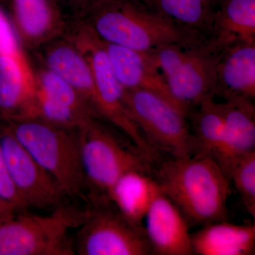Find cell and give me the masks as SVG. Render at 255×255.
<instances>
[{"instance_id":"cell-1","label":"cell","mask_w":255,"mask_h":255,"mask_svg":"<svg viewBox=\"0 0 255 255\" xmlns=\"http://www.w3.org/2000/svg\"><path fill=\"white\" fill-rule=\"evenodd\" d=\"M155 178L189 224L204 226L227 219L231 182L212 157L169 159L161 164Z\"/></svg>"},{"instance_id":"cell-2","label":"cell","mask_w":255,"mask_h":255,"mask_svg":"<svg viewBox=\"0 0 255 255\" xmlns=\"http://www.w3.org/2000/svg\"><path fill=\"white\" fill-rule=\"evenodd\" d=\"M82 21L102 41L146 52L166 44H203L142 0H97Z\"/></svg>"},{"instance_id":"cell-3","label":"cell","mask_w":255,"mask_h":255,"mask_svg":"<svg viewBox=\"0 0 255 255\" xmlns=\"http://www.w3.org/2000/svg\"><path fill=\"white\" fill-rule=\"evenodd\" d=\"M6 122L10 131L55 179L65 196L87 197L78 130L36 119Z\"/></svg>"},{"instance_id":"cell-4","label":"cell","mask_w":255,"mask_h":255,"mask_svg":"<svg viewBox=\"0 0 255 255\" xmlns=\"http://www.w3.org/2000/svg\"><path fill=\"white\" fill-rule=\"evenodd\" d=\"M90 209L62 203L49 215L20 211L0 220V255H74L70 231L86 221Z\"/></svg>"},{"instance_id":"cell-5","label":"cell","mask_w":255,"mask_h":255,"mask_svg":"<svg viewBox=\"0 0 255 255\" xmlns=\"http://www.w3.org/2000/svg\"><path fill=\"white\" fill-rule=\"evenodd\" d=\"M78 132L87 196L95 206L111 204L110 191L127 172L152 174V162L135 146L126 145L97 118L87 121Z\"/></svg>"},{"instance_id":"cell-6","label":"cell","mask_w":255,"mask_h":255,"mask_svg":"<svg viewBox=\"0 0 255 255\" xmlns=\"http://www.w3.org/2000/svg\"><path fill=\"white\" fill-rule=\"evenodd\" d=\"M163 75L169 91L188 114L216 90L219 54L205 44H166L146 51Z\"/></svg>"},{"instance_id":"cell-7","label":"cell","mask_w":255,"mask_h":255,"mask_svg":"<svg viewBox=\"0 0 255 255\" xmlns=\"http://www.w3.org/2000/svg\"><path fill=\"white\" fill-rule=\"evenodd\" d=\"M86 57L95 88V110L99 118L109 121L124 132L147 159L153 161L157 151L134 122L124 101L125 90L116 77L102 40L80 21L65 33Z\"/></svg>"},{"instance_id":"cell-8","label":"cell","mask_w":255,"mask_h":255,"mask_svg":"<svg viewBox=\"0 0 255 255\" xmlns=\"http://www.w3.org/2000/svg\"><path fill=\"white\" fill-rule=\"evenodd\" d=\"M124 101L130 117L156 151L167 152L172 158L194 155V137L185 112L143 90H125Z\"/></svg>"},{"instance_id":"cell-9","label":"cell","mask_w":255,"mask_h":255,"mask_svg":"<svg viewBox=\"0 0 255 255\" xmlns=\"http://www.w3.org/2000/svg\"><path fill=\"white\" fill-rule=\"evenodd\" d=\"M111 204L95 206L74 241L80 255H152L143 230L135 227Z\"/></svg>"},{"instance_id":"cell-10","label":"cell","mask_w":255,"mask_h":255,"mask_svg":"<svg viewBox=\"0 0 255 255\" xmlns=\"http://www.w3.org/2000/svg\"><path fill=\"white\" fill-rule=\"evenodd\" d=\"M0 146L11 181L28 208L54 209L62 204L65 195L55 179L6 126L0 128Z\"/></svg>"},{"instance_id":"cell-11","label":"cell","mask_w":255,"mask_h":255,"mask_svg":"<svg viewBox=\"0 0 255 255\" xmlns=\"http://www.w3.org/2000/svg\"><path fill=\"white\" fill-rule=\"evenodd\" d=\"M60 4L58 0H9V18L23 48H41L65 34Z\"/></svg>"},{"instance_id":"cell-12","label":"cell","mask_w":255,"mask_h":255,"mask_svg":"<svg viewBox=\"0 0 255 255\" xmlns=\"http://www.w3.org/2000/svg\"><path fill=\"white\" fill-rule=\"evenodd\" d=\"M189 223L163 193L154 200L143 220L152 254L194 255Z\"/></svg>"},{"instance_id":"cell-13","label":"cell","mask_w":255,"mask_h":255,"mask_svg":"<svg viewBox=\"0 0 255 255\" xmlns=\"http://www.w3.org/2000/svg\"><path fill=\"white\" fill-rule=\"evenodd\" d=\"M219 104L224 135L214 159L228 177L233 164L255 150V107L253 100L241 97L227 99Z\"/></svg>"},{"instance_id":"cell-14","label":"cell","mask_w":255,"mask_h":255,"mask_svg":"<svg viewBox=\"0 0 255 255\" xmlns=\"http://www.w3.org/2000/svg\"><path fill=\"white\" fill-rule=\"evenodd\" d=\"M102 44L114 74L124 90L153 92L180 109L189 117L187 111L174 100L163 75L147 52L137 51L104 41Z\"/></svg>"},{"instance_id":"cell-15","label":"cell","mask_w":255,"mask_h":255,"mask_svg":"<svg viewBox=\"0 0 255 255\" xmlns=\"http://www.w3.org/2000/svg\"><path fill=\"white\" fill-rule=\"evenodd\" d=\"M255 100V41H238L220 52L216 96Z\"/></svg>"},{"instance_id":"cell-16","label":"cell","mask_w":255,"mask_h":255,"mask_svg":"<svg viewBox=\"0 0 255 255\" xmlns=\"http://www.w3.org/2000/svg\"><path fill=\"white\" fill-rule=\"evenodd\" d=\"M41 48L43 66L71 85L95 112L93 77L88 60L81 50L65 34Z\"/></svg>"},{"instance_id":"cell-17","label":"cell","mask_w":255,"mask_h":255,"mask_svg":"<svg viewBox=\"0 0 255 255\" xmlns=\"http://www.w3.org/2000/svg\"><path fill=\"white\" fill-rule=\"evenodd\" d=\"M162 193L158 181L152 174L134 170L119 178L109 199L126 219L144 231V218L151 204Z\"/></svg>"},{"instance_id":"cell-18","label":"cell","mask_w":255,"mask_h":255,"mask_svg":"<svg viewBox=\"0 0 255 255\" xmlns=\"http://www.w3.org/2000/svg\"><path fill=\"white\" fill-rule=\"evenodd\" d=\"M194 41L207 45L221 0H142Z\"/></svg>"},{"instance_id":"cell-19","label":"cell","mask_w":255,"mask_h":255,"mask_svg":"<svg viewBox=\"0 0 255 255\" xmlns=\"http://www.w3.org/2000/svg\"><path fill=\"white\" fill-rule=\"evenodd\" d=\"M194 254L252 255L255 252V226L226 220L209 223L191 235Z\"/></svg>"},{"instance_id":"cell-20","label":"cell","mask_w":255,"mask_h":255,"mask_svg":"<svg viewBox=\"0 0 255 255\" xmlns=\"http://www.w3.org/2000/svg\"><path fill=\"white\" fill-rule=\"evenodd\" d=\"M238 41H255V0H223L216 10L206 46L219 54Z\"/></svg>"},{"instance_id":"cell-21","label":"cell","mask_w":255,"mask_h":255,"mask_svg":"<svg viewBox=\"0 0 255 255\" xmlns=\"http://www.w3.org/2000/svg\"><path fill=\"white\" fill-rule=\"evenodd\" d=\"M189 118L195 147L194 155L214 159L224 135V122L219 104L214 99L206 100L191 111Z\"/></svg>"},{"instance_id":"cell-22","label":"cell","mask_w":255,"mask_h":255,"mask_svg":"<svg viewBox=\"0 0 255 255\" xmlns=\"http://www.w3.org/2000/svg\"><path fill=\"white\" fill-rule=\"evenodd\" d=\"M34 73L36 87L42 93L61 105L98 119L90 103L68 82L43 66Z\"/></svg>"},{"instance_id":"cell-23","label":"cell","mask_w":255,"mask_h":255,"mask_svg":"<svg viewBox=\"0 0 255 255\" xmlns=\"http://www.w3.org/2000/svg\"><path fill=\"white\" fill-rule=\"evenodd\" d=\"M92 118L95 117L82 114L51 100L36 87L33 119H39L68 130H75Z\"/></svg>"},{"instance_id":"cell-24","label":"cell","mask_w":255,"mask_h":255,"mask_svg":"<svg viewBox=\"0 0 255 255\" xmlns=\"http://www.w3.org/2000/svg\"><path fill=\"white\" fill-rule=\"evenodd\" d=\"M228 177L241 196L248 214L255 218V150L235 162Z\"/></svg>"},{"instance_id":"cell-25","label":"cell","mask_w":255,"mask_h":255,"mask_svg":"<svg viewBox=\"0 0 255 255\" xmlns=\"http://www.w3.org/2000/svg\"><path fill=\"white\" fill-rule=\"evenodd\" d=\"M0 196L11 202V204H14L20 211H25L28 209L27 206L20 197L11 181L1 146H0Z\"/></svg>"},{"instance_id":"cell-26","label":"cell","mask_w":255,"mask_h":255,"mask_svg":"<svg viewBox=\"0 0 255 255\" xmlns=\"http://www.w3.org/2000/svg\"><path fill=\"white\" fill-rule=\"evenodd\" d=\"M20 210L14 204L0 196V220L16 214Z\"/></svg>"},{"instance_id":"cell-27","label":"cell","mask_w":255,"mask_h":255,"mask_svg":"<svg viewBox=\"0 0 255 255\" xmlns=\"http://www.w3.org/2000/svg\"><path fill=\"white\" fill-rule=\"evenodd\" d=\"M58 1L60 2L66 3L81 11L97 0H58Z\"/></svg>"},{"instance_id":"cell-28","label":"cell","mask_w":255,"mask_h":255,"mask_svg":"<svg viewBox=\"0 0 255 255\" xmlns=\"http://www.w3.org/2000/svg\"><path fill=\"white\" fill-rule=\"evenodd\" d=\"M9 0H0V4L8 5L9 4Z\"/></svg>"},{"instance_id":"cell-29","label":"cell","mask_w":255,"mask_h":255,"mask_svg":"<svg viewBox=\"0 0 255 255\" xmlns=\"http://www.w3.org/2000/svg\"><path fill=\"white\" fill-rule=\"evenodd\" d=\"M221 1H223V0H221Z\"/></svg>"}]
</instances>
